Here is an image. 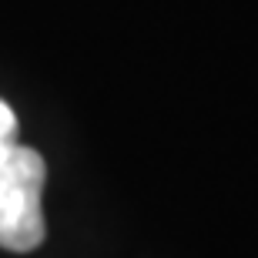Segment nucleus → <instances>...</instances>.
<instances>
[{
  "mask_svg": "<svg viewBox=\"0 0 258 258\" xmlns=\"http://www.w3.org/2000/svg\"><path fill=\"white\" fill-rule=\"evenodd\" d=\"M44 181L47 164L34 148L14 141L0 154V248L34 251L44 241Z\"/></svg>",
  "mask_w": 258,
  "mask_h": 258,
  "instance_id": "nucleus-1",
  "label": "nucleus"
},
{
  "mask_svg": "<svg viewBox=\"0 0 258 258\" xmlns=\"http://www.w3.org/2000/svg\"><path fill=\"white\" fill-rule=\"evenodd\" d=\"M14 138H17V117H14V111L0 101V154L14 144Z\"/></svg>",
  "mask_w": 258,
  "mask_h": 258,
  "instance_id": "nucleus-2",
  "label": "nucleus"
}]
</instances>
